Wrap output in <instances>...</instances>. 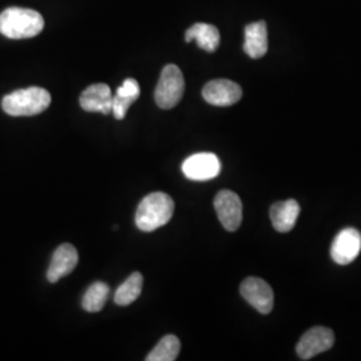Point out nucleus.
<instances>
[{
  "mask_svg": "<svg viewBox=\"0 0 361 361\" xmlns=\"http://www.w3.org/2000/svg\"><path fill=\"white\" fill-rule=\"evenodd\" d=\"M43 28L44 19L38 11L11 7L0 13V32L7 38H34Z\"/></svg>",
  "mask_w": 361,
  "mask_h": 361,
  "instance_id": "obj_1",
  "label": "nucleus"
},
{
  "mask_svg": "<svg viewBox=\"0 0 361 361\" xmlns=\"http://www.w3.org/2000/svg\"><path fill=\"white\" fill-rule=\"evenodd\" d=\"M174 214V201L166 193L149 194L143 198L135 213V224L142 232H154L166 225Z\"/></svg>",
  "mask_w": 361,
  "mask_h": 361,
  "instance_id": "obj_2",
  "label": "nucleus"
},
{
  "mask_svg": "<svg viewBox=\"0 0 361 361\" xmlns=\"http://www.w3.org/2000/svg\"><path fill=\"white\" fill-rule=\"evenodd\" d=\"M51 104V95L42 87H28L13 91L1 101L4 113L11 116H38Z\"/></svg>",
  "mask_w": 361,
  "mask_h": 361,
  "instance_id": "obj_3",
  "label": "nucleus"
},
{
  "mask_svg": "<svg viewBox=\"0 0 361 361\" xmlns=\"http://www.w3.org/2000/svg\"><path fill=\"white\" fill-rule=\"evenodd\" d=\"M185 91V79L180 67L168 65L164 67L158 85L155 87V102L164 109L170 110L180 104Z\"/></svg>",
  "mask_w": 361,
  "mask_h": 361,
  "instance_id": "obj_4",
  "label": "nucleus"
},
{
  "mask_svg": "<svg viewBox=\"0 0 361 361\" xmlns=\"http://www.w3.org/2000/svg\"><path fill=\"white\" fill-rule=\"evenodd\" d=\"M335 344V334L326 326H313L307 331L297 343V356L301 360H310L312 357L326 352Z\"/></svg>",
  "mask_w": 361,
  "mask_h": 361,
  "instance_id": "obj_5",
  "label": "nucleus"
},
{
  "mask_svg": "<svg viewBox=\"0 0 361 361\" xmlns=\"http://www.w3.org/2000/svg\"><path fill=\"white\" fill-rule=\"evenodd\" d=\"M182 173L192 180H213L221 173V162L219 157L213 153H197L183 161Z\"/></svg>",
  "mask_w": 361,
  "mask_h": 361,
  "instance_id": "obj_6",
  "label": "nucleus"
},
{
  "mask_svg": "<svg viewBox=\"0 0 361 361\" xmlns=\"http://www.w3.org/2000/svg\"><path fill=\"white\" fill-rule=\"evenodd\" d=\"M214 209L219 222L228 232H235L243 222V202L231 190H221L214 198Z\"/></svg>",
  "mask_w": 361,
  "mask_h": 361,
  "instance_id": "obj_7",
  "label": "nucleus"
},
{
  "mask_svg": "<svg viewBox=\"0 0 361 361\" xmlns=\"http://www.w3.org/2000/svg\"><path fill=\"white\" fill-rule=\"evenodd\" d=\"M241 296L262 314H269L274 305L271 285L258 277H247L240 286Z\"/></svg>",
  "mask_w": 361,
  "mask_h": 361,
  "instance_id": "obj_8",
  "label": "nucleus"
},
{
  "mask_svg": "<svg viewBox=\"0 0 361 361\" xmlns=\"http://www.w3.org/2000/svg\"><path fill=\"white\" fill-rule=\"evenodd\" d=\"M361 252V233L355 228H345L336 235L331 246V257L338 265L353 262Z\"/></svg>",
  "mask_w": 361,
  "mask_h": 361,
  "instance_id": "obj_9",
  "label": "nucleus"
},
{
  "mask_svg": "<svg viewBox=\"0 0 361 361\" xmlns=\"http://www.w3.org/2000/svg\"><path fill=\"white\" fill-rule=\"evenodd\" d=\"M202 97L207 104L226 107L237 104L243 97V89L229 79H216L205 85Z\"/></svg>",
  "mask_w": 361,
  "mask_h": 361,
  "instance_id": "obj_10",
  "label": "nucleus"
},
{
  "mask_svg": "<svg viewBox=\"0 0 361 361\" xmlns=\"http://www.w3.org/2000/svg\"><path fill=\"white\" fill-rule=\"evenodd\" d=\"M79 104L85 111L110 114L113 111V92L104 83L91 85L80 94Z\"/></svg>",
  "mask_w": 361,
  "mask_h": 361,
  "instance_id": "obj_11",
  "label": "nucleus"
},
{
  "mask_svg": "<svg viewBox=\"0 0 361 361\" xmlns=\"http://www.w3.org/2000/svg\"><path fill=\"white\" fill-rule=\"evenodd\" d=\"M78 252L75 246L63 244L59 246L52 256L51 264L47 271L50 283H58L61 279L68 276L78 265Z\"/></svg>",
  "mask_w": 361,
  "mask_h": 361,
  "instance_id": "obj_12",
  "label": "nucleus"
},
{
  "mask_svg": "<svg viewBox=\"0 0 361 361\" xmlns=\"http://www.w3.org/2000/svg\"><path fill=\"white\" fill-rule=\"evenodd\" d=\"M300 216V205L296 200L276 202L271 207V221L273 228L280 233L290 232Z\"/></svg>",
  "mask_w": 361,
  "mask_h": 361,
  "instance_id": "obj_13",
  "label": "nucleus"
},
{
  "mask_svg": "<svg viewBox=\"0 0 361 361\" xmlns=\"http://www.w3.org/2000/svg\"><path fill=\"white\" fill-rule=\"evenodd\" d=\"M244 50L253 59L262 58L268 52V28L265 22H256L245 27Z\"/></svg>",
  "mask_w": 361,
  "mask_h": 361,
  "instance_id": "obj_14",
  "label": "nucleus"
},
{
  "mask_svg": "<svg viewBox=\"0 0 361 361\" xmlns=\"http://www.w3.org/2000/svg\"><path fill=\"white\" fill-rule=\"evenodd\" d=\"M140 94H141L140 85L133 78L126 79L122 83V86L118 87L116 95L113 97V111H111L118 121L126 116L130 106L140 98Z\"/></svg>",
  "mask_w": 361,
  "mask_h": 361,
  "instance_id": "obj_15",
  "label": "nucleus"
},
{
  "mask_svg": "<svg viewBox=\"0 0 361 361\" xmlns=\"http://www.w3.org/2000/svg\"><path fill=\"white\" fill-rule=\"evenodd\" d=\"M186 42L195 40L198 47L207 52H214L219 49L221 35L217 27L207 23H195L186 31Z\"/></svg>",
  "mask_w": 361,
  "mask_h": 361,
  "instance_id": "obj_16",
  "label": "nucleus"
},
{
  "mask_svg": "<svg viewBox=\"0 0 361 361\" xmlns=\"http://www.w3.org/2000/svg\"><path fill=\"white\" fill-rule=\"evenodd\" d=\"M143 276L140 271H134L129 279L116 289L114 301L119 307H126L134 302L142 293Z\"/></svg>",
  "mask_w": 361,
  "mask_h": 361,
  "instance_id": "obj_17",
  "label": "nucleus"
},
{
  "mask_svg": "<svg viewBox=\"0 0 361 361\" xmlns=\"http://www.w3.org/2000/svg\"><path fill=\"white\" fill-rule=\"evenodd\" d=\"M180 350V341L177 336H165L154 349L147 355V361H174L177 360Z\"/></svg>",
  "mask_w": 361,
  "mask_h": 361,
  "instance_id": "obj_18",
  "label": "nucleus"
},
{
  "mask_svg": "<svg viewBox=\"0 0 361 361\" xmlns=\"http://www.w3.org/2000/svg\"><path fill=\"white\" fill-rule=\"evenodd\" d=\"M109 293H110L109 285L104 284L102 281L94 283L86 290L85 296L82 298L83 310L90 312V313H95V312L104 310Z\"/></svg>",
  "mask_w": 361,
  "mask_h": 361,
  "instance_id": "obj_19",
  "label": "nucleus"
}]
</instances>
